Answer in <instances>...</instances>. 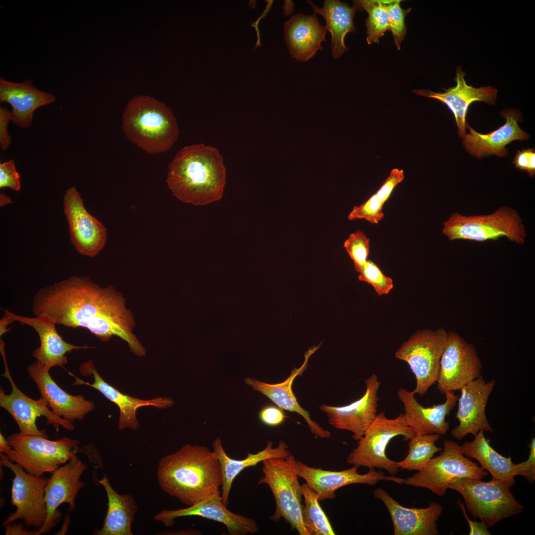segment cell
Wrapping results in <instances>:
<instances>
[{
  "label": "cell",
  "mask_w": 535,
  "mask_h": 535,
  "mask_svg": "<svg viewBox=\"0 0 535 535\" xmlns=\"http://www.w3.org/2000/svg\"><path fill=\"white\" fill-rule=\"evenodd\" d=\"M530 448V454L525 461L517 464V475L524 477L529 482L535 479V438H532Z\"/></svg>",
  "instance_id": "bcb514c9"
},
{
  "label": "cell",
  "mask_w": 535,
  "mask_h": 535,
  "mask_svg": "<svg viewBox=\"0 0 535 535\" xmlns=\"http://www.w3.org/2000/svg\"><path fill=\"white\" fill-rule=\"evenodd\" d=\"M79 371L83 376L92 374L94 382L90 383L72 375L75 379L73 384L86 385L92 387L115 403L120 410L118 426L120 430L125 428L133 430L138 428L139 423L137 419L136 411L141 407L152 406L158 408H165L172 406L174 404L173 400L169 397H156L150 400H143L120 392L102 378L91 360L82 363L79 367Z\"/></svg>",
  "instance_id": "d4e9b609"
},
{
  "label": "cell",
  "mask_w": 535,
  "mask_h": 535,
  "mask_svg": "<svg viewBox=\"0 0 535 535\" xmlns=\"http://www.w3.org/2000/svg\"><path fill=\"white\" fill-rule=\"evenodd\" d=\"M457 503L463 513V515L470 526V535H490L487 527L482 522L473 521L468 516L465 506L460 500L457 501Z\"/></svg>",
  "instance_id": "c3c4849f"
},
{
  "label": "cell",
  "mask_w": 535,
  "mask_h": 535,
  "mask_svg": "<svg viewBox=\"0 0 535 535\" xmlns=\"http://www.w3.org/2000/svg\"><path fill=\"white\" fill-rule=\"evenodd\" d=\"M4 187L15 191L20 189V175L12 160L0 163V188Z\"/></svg>",
  "instance_id": "b9f144b4"
},
{
  "label": "cell",
  "mask_w": 535,
  "mask_h": 535,
  "mask_svg": "<svg viewBox=\"0 0 535 535\" xmlns=\"http://www.w3.org/2000/svg\"><path fill=\"white\" fill-rule=\"evenodd\" d=\"M296 459L291 453L286 458L263 461V476L258 485L266 484L275 501L274 513L269 519L278 522L281 518L300 535H309L303 519L302 491L296 471Z\"/></svg>",
  "instance_id": "5b68a950"
},
{
  "label": "cell",
  "mask_w": 535,
  "mask_h": 535,
  "mask_svg": "<svg viewBox=\"0 0 535 535\" xmlns=\"http://www.w3.org/2000/svg\"><path fill=\"white\" fill-rule=\"evenodd\" d=\"M9 446L8 441L6 439L4 438L3 435L0 433V453H3L5 450L11 448Z\"/></svg>",
  "instance_id": "f907efd6"
},
{
  "label": "cell",
  "mask_w": 535,
  "mask_h": 535,
  "mask_svg": "<svg viewBox=\"0 0 535 535\" xmlns=\"http://www.w3.org/2000/svg\"><path fill=\"white\" fill-rule=\"evenodd\" d=\"M87 469V465L75 454L67 463L52 473L45 489L47 517L36 535L48 533L59 522L62 514L58 507L61 504H68V511L74 510L75 498L85 485L80 477Z\"/></svg>",
  "instance_id": "e0dca14e"
},
{
  "label": "cell",
  "mask_w": 535,
  "mask_h": 535,
  "mask_svg": "<svg viewBox=\"0 0 535 535\" xmlns=\"http://www.w3.org/2000/svg\"><path fill=\"white\" fill-rule=\"evenodd\" d=\"M495 384L494 379L485 381L480 376L460 390L456 414L459 425L451 430L454 438L461 440L469 434L475 435L480 430L493 431L485 415V408Z\"/></svg>",
  "instance_id": "ffe728a7"
},
{
  "label": "cell",
  "mask_w": 535,
  "mask_h": 535,
  "mask_svg": "<svg viewBox=\"0 0 535 535\" xmlns=\"http://www.w3.org/2000/svg\"><path fill=\"white\" fill-rule=\"evenodd\" d=\"M402 435L409 440L415 435L414 431L408 426L403 413L394 419H388L384 412L377 414L359 440L357 446L349 454L348 463L368 468L384 469L395 476L399 469L396 462L386 454V447L394 437Z\"/></svg>",
  "instance_id": "9c48e42d"
},
{
  "label": "cell",
  "mask_w": 535,
  "mask_h": 535,
  "mask_svg": "<svg viewBox=\"0 0 535 535\" xmlns=\"http://www.w3.org/2000/svg\"><path fill=\"white\" fill-rule=\"evenodd\" d=\"M121 127L126 138L148 154L167 152L179 134L171 108L145 95L135 96L128 101L122 115Z\"/></svg>",
  "instance_id": "277c9868"
},
{
  "label": "cell",
  "mask_w": 535,
  "mask_h": 535,
  "mask_svg": "<svg viewBox=\"0 0 535 535\" xmlns=\"http://www.w3.org/2000/svg\"><path fill=\"white\" fill-rule=\"evenodd\" d=\"M2 309L4 315L0 321V335L6 332V326L14 321L32 327L37 332L40 341V346L35 349L32 355L49 370L54 366L62 367L67 364L66 355L68 352L93 347L88 345H75L64 341L56 330L55 322L46 314L28 318Z\"/></svg>",
  "instance_id": "2e32d148"
},
{
  "label": "cell",
  "mask_w": 535,
  "mask_h": 535,
  "mask_svg": "<svg viewBox=\"0 0 535 535\" xmlns=\"http://www.w3.org/2000/svg\"><path fill=\"white\" fill-rule=\"evenodd\" d=\"M197 516L223 524L230 535L255 534L259 531L257 522L252 519L229 511L222 502L220 491L187 508L164 510L157 514L154 519L166 527L174 524L178 517Z\"/></svg>",
  "instance_id": "44dd1931"
},
{
  "label": "cell",
  "mask_w": 535,
  "mask_h": 535,
  "mask_svg": "<svg viewBox=\"0 0 535 535\" xmlns=\"http://www.w3.org/2000/svg\"><path fill=\"white\" fill-rule=\"evenodd\" d=\"M99 482L106 492L108 508L103 527L95 531L94 534L132 535L131 524L138 510L134 497L128 494H119L116 492L105 475Z\"/></svg>",
  "instance_id": "836d02e7"
},
{
  "label": "cell",
  "mask_w": 535,
  "mask_h": 535,
  "mask_svg": "<svg viewBox=\"0 0 535 535\" xmlns=\"http://www.w3.org/2000/svg\"><path fill=\"white\" fill-rule=\"evenodd\" d=\"M442 233L450 241L483 242L505 237L520 245L524 243L526 237L519 214L507 206L487 215L466 216L454 213L443 223Z\"/></svg>",
  "instance_id": "ba28073f"
},
{
  "label": "cell",
  "mask_w": 535,
  "mask_h": 535,
  "mask_svg": "<svg viewBox=\"0 0 535 535\" xmlns=\"http://www.w3.org/2000/svg\"><path fill=\"white\" fill-rule=\"evenodd\" d=\"M273 443L268 441L266 447L257 453H248L245 459L236 460L229 457L225 452L219 438L214 439L212 444L213 451L218 460L222 472L221 498L227 506L228 498L232 483L237 476L248 467L255 466L259 463L272 458H286L290 453L286 443L282 440L277 447H272Z\"/></svg>",
  "instance_id": "4dcf8cb0"
},
{
  "label": "cell",
  "mask_w": 535,
  "mask_h": 535,
  "mask_svg": "<svg viewBox=\"0 0 535 535\" xmlns=\"http://www.w3.org/2000/svg\"><path fill=\"white\" fill-rule=\"evenodd\" d=\"M449 488L462 495L470 515L479 519L488 528L521 513L524 509L510 487L499 480L483 482L480 479L459 478L451 482Z\"/></svg>",
  "instance_id": "52a82bcc"
},
{
  "label": "cell",
  "mask_w": 535,
  "mask_h": 535,
  "mask_svg": "<svg viewBox=\"0 0 535 535\" xmlns=\"http://www.w3.org/2000/svg\"><path fill=\"white\" fill-rule=\"evenodd\" d=\"M11 448L3 453L28 474L52 473L79 451V441L64 436L56 440L40 435L14 433L6 438Z\"/></svg>",
  "instance_id": "8992f818"
},
{
  "label": "cell",
  "mask_w": 535,
  "mask_h": 535,
  "mask_svg": "<svg viewBox=\"0 0 535 535\" xmlns=\"http://www.w3.org/2000/svg\"><path fill=\"white\" fill-rule=\"evenodd\" d=\"M303 519L309 535H334L331 524L319 504L318 493L306 483L301 485Z\"/></svg>",
  "instance_id": "d590c367"
},
{
  "label": "cell",
  "mask_w": 535,
  "mask_h": 535,
  "mask_svg": "<svg viewBox=\"0 0 535 535\" xmlns=\"http://www.w3.org/2000/svg\"><path fill=\"white\" fill-rule=\"evenodd\" d=\"M226 179L218 150L200 143L185 146L176 153L168 164L166 182L179 200L205 206L222 198Z\"/></svg>",
  "instance_id": "3957f363"
},
{
  "label": "cell",
  "mask_w": 535,
  "mask_h": 535,
  "mask_svg": "<svg viewBox=\"0 0 535 535\" xmlns=\"http://www.w3.org/2000/svg\"><path fill=\"white\" fill-rule=\"evenodd\" d=\"M383 205L376 193L359 206H354L348 218L349 220L364 219L371 223L377 224L384 217Z\"/></svg>",
  "instance_id": "60d3db41"
},
{
  "label": "cell",
  "mask_w": 535,
  "mask_h": 535,
  "mask_svg": "<svg viewBox=\"0 0 535 535\" xmlns=\"http://www.w3.org/2000/svg\"><path fill=\"white\" fill-rule=\"evenodd\" d=\"M4 343L1 339L0 341V351L2 357L5 372L1 376L7 378L11 385L12 391L6 394L3 388L0 389V406L8 412L13 418L19 429V432L23 434L40 435L48 438L44 430H39L36 421L37 418L44 416L47 419V425H53L56 431L61 426L68 430L74 429L72 422L56 415L49 409L48 403L41 397L38 400H34L25 395L16 386L10 374L6 359Z\"/></svg>",
  "instance_id": "4fadbf2b"
},
{
  "label": "cell",
  "mask_w": 535,
  "mask_h": 535,
  "mask_svg": "<svg viewBox=\"0 0 535 535\" xmlns=\"http://www.w3.org/2000/svg\"><path fill=\"white\" fill-rule=\"evenodd\" d=\"M445 394L446 400L443 403L425 408L418 402L413 391L403 388L398 390V398L404 406L405 422L415 435H444L447 432L450 426L445 418L456 405L458 397L453 391H447Z\"/></svg>",
  "instance_id": "4316f807"
},
{
  "label": "cell",
  "mask_w": 535,
  "mask_h": 535,
  "mask_svg": "<svg viewBox=\"0 0 535 535\" xmlns=\"http://www.w3.org/2000/svg\"><path fill=\"white\" fill-rule=\"evenodd\" d=\"M365 383L366 390L363 396L351 404L340 407L322 404L319 407L326 414L330 425L351 432L353 438L358 441L377 415L380 382L373 374L365 380Z\"/></svg>",
  "instance_id": "d6986e66"
},
{
  "label": "cell",
  "mask_w": 535,
  "mask_h": 535,
  "mask_svg": "<svg viewBox=\"0 0 535 535\" xmlns=\"http://www.w3.org/2000/svg\"><path fill=\"white\" fill-rule=\"evenodd\" d=\"M500 114L506 119L505 123L488 134H481L467 125L470 133L462 138V144L471 155L478 159L490 155L506 157L509 154L506 145L514 141L529 138L530 135L519 126L521 117L518 110L505 109Z\"/></svg>",
  "instance_id": "7402d4cb"
},
{
  "label": "cell",
  "mask_w": 535,
  "mask_h": 535,
  "mask_svg": "<svg viewBox=\"0 0 535 535\" xmlns=\"http://www.w3.org/2000/svg\"><path fill=\"white\" fill-rule=\"evenodd\" d=\"M11 111L6 107H0V144L2 150H6L10 145L11 137L7 131L8 122L11 121Z\"/></svg>",
  "instance_id": "7dc6e473"
},
{
  "label": "cell",
  "mask_w": 535,
  "mask_h": 535,
  "mask_svg": "<svg viewBox=\"0 0 535 535\" xmlns=\"http://www.w3.org/2000/svg\"><path fill=\"white\" fill-rule=\"evenodd\" d=\"M35 316L44 314L56 324L83 327L101 341L116 336L137 356L146 350L133 332L135 321L122 294L113 286L95 283L86 276H72L38 290L33 298Z\"/></svg>",
  "instance_id": "6da1fadb"
},
{
  "label": "cell",
  "mask_w": 535,
  "mask_h": 535,
  "mask_svg": "<svg viewBox=\"0 0 535 535\" xmlns=\"http://www.w3.org/2000/svg\"><path fill=\"white\" fill-rule=\"evenodd\" d=\"M12 203V201L10 198L6 195L3 193H0V206L3 207L6 205L10 204Z\"/></svg>",
  "instance_id": "816d5d0a"
},
{
  "label": "cell",
  "mask_w": 535,
  "mask_h": 535,
  "mask_svg": "<svg viewBox=\"0 0 535 535\" xmlns=\"http://www.w3.org/2000/svg\"><path fill=\"white\" fill-rule=\"evenodd\" d=\"M440 438L441 435L438 434L415 435L409 440L406 457L396 462L398 468L410 471L422 470L436 453L442 450L435 444Z\"/></svg>",
  "instance_id": "e575fe53"
},
{
  "label": "cell",
  "mask_w": 535,
  "mask_h": 535,
  "mask_svg": "<svg viewBox=\"0 0 535 535\" xmlns=\"http://www.w3.org/2000/svg\"><path fill=\"white\" fill-rule=\"evenodd\" d=\"M161 489L188 506L218 492L222 472L214 452L186 444L160 459L157 472Z\"/></svg>",
  "instance_id": "7a4b0ae2"
},
{
  "label": "cell",
  "mask_w": 535,
  "mask_h": 535,
  "mask_svg": "<svg viewBox=\"0 0 535 535\" xmlns=\"http://www.w3.org/2000/svg\"><path fill=\"white\" fill-rule=\"evenodd\" d=\"M64 521V523H63V527H64L62 529H61L60 531L58 533V534H57L58 535H63V534H64L66 531L67 530L68 526V524H69V517L68 514H67L66 517H65Z\"/></svg>",
  "instance_id": "f5cc1de1"
},
{
  "label": "cell",
  "mask_w": 535,
  "mask_h": 535,
  "mask_svg": "<svg viewBox=\"0 0 535 535\" xmlns=\"http://www.w3.org/2000/svg\"><path fill=\"white\" fill-rule=\"evenodd\" d=\"M358 467H353L343 471H332L310 467L303 462L296 460V471L299 478L319 495V501L335 498V491L339 488L354 483L374 485L380 481L394 482L399 484L404 483L405 479L395 476H386L383 472H376L374 468H369L364 474L358 473Z\"/></svg>",
  "instance_id": "ac0fdd59"
},
{
  "label": "cell",
  "mask_w": 535,
  "mask_h": 535,
  "mask_svg": "<svg viewBox=\"0 0 535 535\" xmlns=\"http://www.w3.org/2000/svg\"><path fill=\"white\" fill-rule=\"evenodd\" d=\"M483 430L474 436L472 441L464 442L461 450L464 455L478 461L482 466L489 472L492 479L500 481L510 487L515 483L517 475V465L510 457L506 458L496 452L484 436Z\"/></svg>",
  "instance_id": "d6a6232c"
},
{
  "label": "cell",
  "mask_w": 535,
  "mask_h": 535,
  "mask_svg": "<svg viewBox=\"0 0 535 535\" xmlns=\"http://www.w3.org/2000/svg\"><path fill=\"white\" fill-rule=\"evenodd\" d=\"M317 348L309 351L306 354L305 361L301 367L293 369L290 375L281 382L275 384L268 383L251 377H246L244 381L253 389L269 399L280 409L297 413L302 416L307 422L310 431L316 436L323 438H329L331 433L311 419L309 413L299 404L292 389L294 379L296 376L301 375L306 370L308 359Z\"/></svg>",
  "instance_id": "f546056e"
},
{
  "label": "cell",
  "mask_w": 535,
  "mask_h": 535,
  "mask_svg": "<svg viewBox=\"0 0 535 535\" xmlns=\"http://www.w3.org/2000/svg\"><path fill=\"white\" fill-rule=\"evenodd\" d=\"M401 0H387L386 7L388 30L391 31L397 50L400 49L402 41L406 35L405 17L411 8L404 9L400 6Z\"/></svg>",
  "instance_id": "74e56055"
},
{
  "label": "cell",
  "mask_w": 535,
  "mask_h": 535,
  "mask_svg": "<svg viewBox=\"0 0 535 535\" xmlns=\"http://www.w3.org/2000/svg\"><path fill=\"white\" fill-rule=\"evenodd\" d=\"M0 466H5L14 474L11 488V502L15 511L9 514L2 526L20 520L28 527L37 531L44 525L47 517L45 489L49 478L28 474L19 465L11 461L0 453Z\"/></svg>",
  "instance_id": "7c38bea8"
},
{
  "label": "cell",
  "mask_w": 535,
  "mask_h": 535,
  "mask_svg": "<svg viewBox=\"0 0 535 535\" xmlns=\"http://www.w3.org/2000/svg\"><path fill=\"white\" fill-rule=\"evenodd\" d=\"M481 361L473 345L457 333H448L436 382L442 394L460 390L481 376Z\"/></svg>",
  "instance_id": "5bb4252c"
},
{
  "label": "cell",
  "mask_w": 535,
  "mask_h": 535,
  "mask_svg": "<svg viewBox=\"0 0 535 535\" xmlns=\"http://www.w3.org/2000/svg\"><path fill=\"white\" fill-rule=\"evenodd\" d=\"M512 163L521 171H526L530 177L535 175V151L534 149L517 150Z\"/></svg>",
  "instance_id": "7bdbcfd3"
},
{
  "label": "cell",
  "mask_w": 535,
  "mask_h": 535,
  "mask_svg": "<svg viewBox=\"0 0 535 535\" xmlns=\"http://www.w3.org/2000/svg\"><path fill=\"white\" fill-rule=\"evenodd\" d=\"M440 454L431 458L425 466L404 480L406 485L429 489L442 496L454 480L472 478L482 480L487 471L464 456L461 446L455 441L445 440Z\"/></svg>",
  "instance_id": "30bf717a"
},
{
  "label": "cell",
  "mask_w": 535,
  "mask_h": 535,
  "mask_svg": "<svg viewBox=\"0 0 535 535\" xmlns=\"http://www.w3.org/2000/svg\"><path fill=\"white\" fill-rule=\"evenodd\" d=\"M404 179L403 170L394 168L391 171L389 176L376 193L382 205L388 199L394 188Z\"/></svg>",
  "instance_id": "ee69618b"
},
{
  "label": "cell",
  "mask_w": 535,
  "mask_h": 535,
  "mask_svg": "<svg viewBox=\"0 0 535 535\" xmlns=\"http://www.w3.org/2000/svg\"><path fill=\"white\" fill-rule=\"evenodd\" d=\"M447 333L444 329H424L412 336L398 348L395 357L406 362L415 374L413 393L423 396L436 382Z\"/></svg>",
  "instance_id": "8fae6325"
},
{
  "label": "cell",
  "mask_w": 535,
  "mask_h": 535,
  "mask_svg": "<svg viewBox=\"0 0 535 535\" xmlns=\"http://www.w3.org/2000/svg\"><path fill=\"white\" fill-rule=\"evenodd\" d=\"M63 206L70 240L75 249L84 256L95 257L106 245V228L87 212L75 187L71 186L66 190Z\"/></svg>",
  "instance_id": "9a60e30c"
},
{
  "label": "cell",
  "mask_w": 535,
  "mask_h": 535,
  "mask_svg": "<svg viewBox=\"0 0 535 535\" xmlns=\"http://www.w3.org/2000/svg\"><path fill=\"white\" fill-rule=\"evenodd\" d=\"M374 496L386 507L393 525L394 535H438L436 522L443 507L432 502L423 508H407L400 505L381 487L374 491Z\"/></svg>",
  "instance_id": "603a6c76"
},
{
  "label": "cell",
  "mask_w": 535,
  "mask_h": 535,
  "mask_svg": "<svg viewBox=\"0 0 535 535\" xmlns=\"http://www.w3.org/2000/svg\"><path fill=\"white\" fill-rule=\"evenodd\" d=\"M357 272L359 273V280L371 284L380 296L388 294L393 288L392 279L385 275L378 267L370 260H368Z\"/></svg>",
  "instance_id": "f35d334b"
},
{
  "label": "cell",
  "mask_w": 535,
  "mask_h": 535,
  "mask_svg": "<svg viewBox=\"0 0 535 535\" xmlns=\"http://www.w3.org/2000/svg\"><path fill=\"white\" fill-rule=\"evenodd\" d=\"M27 371L41 397L57 416L72 422L82 420L94 409L93 401L85 399L82 395H72L64 391L52 379L50 370L38 361L29 365Z\"/></svg>",
  "instance_id": "484cf974"
},
{
  "label": "cell",
  "mask_w": 535,
  "mask_h": 535,
  "mask_svg": "<svg viewBox=\"0 0 535 535\" xmlns=\"http://www.w3.org/2000/svg\"><path fill=\"white\" fill-rule=\"evenodd\" d=\"M344 247L352 260L357 271L368 260L370 239L362 231L352 233L344 243Z\"/></svg>",
  "instance_id": "ab89813d"
},
{
  "label": "cell",
  "mask_w": 535,
  "mask_h": 535,
  "mask_svg": "<svg viewBox=\"0 0 535 535\" xmlns=\"http://www.w3.org/2000/svg\"><path fill=\"white\" fill-rule=\"evenodd\" d=\"M283 26L285 43L292 58L307 61L322 50L321 43L326 41L327 28L320 23L316 14L297 13Z\"/></svg>",
  "instance_id": "f1b7e54d"
},
{
  "label": "cell",
  "mask_w": 535,
  "mask_h": 535,
  "mask_svg": "<svg viewBox=\"0 0 535 535\" xmlns=\"http://www.w3.org/2000/svg\"><path fill=\"white\" fill-rule=\"evenodd\" d=\"M6 535H36L37 530L30 531L21 523H11L4 526Z\"/></svg>",
  "instance_id": "681fc988"
},
{
  "label": "cell",
  "mask_w": 535,
  "mask_h": 535,
  "mask_svg": "<svg viewBox=\"0 0 535 535\" xmlns=\"http://www.w3.org/2000/svg\"><path fill=\"white\" fill-rule=\"evenodd\" d=\"M387 0H354L353 5L358 10H365L368 17L366 20L367 28V41L369 45L379 43V39L388 30L387 22Z\"/></svg>",
  "instance_id": "8d00e7d4"
},
{
  "label": "cell",
  "mask_w": 535,
  "mask_h": 535,
  "mask_svg": "<svg viewBox=\"0 0 535 535\" xmlns=\"http://www.w3.org/2000/svg\"><path fill=\"white\" fill-rule=\"evenodd\" d=\"M259 416L263 423L269 427L280 425L286 418L282 409L273 405L265 406L260 411Z\"/></svg>",
  "instance_id": "f6af8a7d"
},
{
  "label": "cell",
  "mask_w": 535,
  "mask_h": 535,
  "mask_svg": "<svg viewBox=\"0 0 535 535\" xmlns=\"http://www.w3.org/2000/svg\"><path fill=\"white\" fill-rule=\"evenodd\" d=\"M55 101L54 95L38 89L30 79L13 82L0 78V102L11 106V121L22 128L30 127L37 109Z\"/></svg>",
  "instance_id": "83f0119b"
},
{
  "label": "cell",
  "mask_w": 535,
  "mask_h": 535,
  "mask_svg": "<svg viewBox=\"0 0 535 535\" xmlns=\"http://www.w3.org/2000/svg\"><path fill=\"white\" fill-rule=\"evenodd\" d=\"M456 73V86L445 89L444 93L423 89H416L413 92L422 96L436 99L445 104L452 112L458 134L463 138L467 134L466 116L470 105L475 102L494 105L497 98V90L490 86L476 88L468 85L464 78L465 73L461 66L457 68Z\"/></svg>",
  "instance_id": "cb8c5ba5"
},
{
  "label": "cell",
  "mask_w": 535,
  "mask_h": 535,
  "mask_svg": "<svg viewBox=\"0 0 535 535\" xmlns=\"http://www.w3.org/2000/svg\"><path fill=\"white\" fill-rule=\"evenodd\" d=\"M307 1L312 7L314 13L321 15L326 21L327 31L331 35L332 57L335 59L340 57L349 50L344 43L346 35L356 32L353 19L357 8L338 0H325L321 8L311 0Z\"/></svg>",
  "instance_id": "1f68e13d"
}]
</instances>
